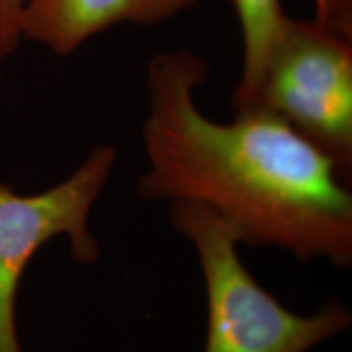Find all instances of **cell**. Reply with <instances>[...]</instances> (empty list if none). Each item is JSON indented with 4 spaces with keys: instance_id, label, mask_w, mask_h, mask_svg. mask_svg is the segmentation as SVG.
<instances>
[{
    "instance_id": "cell-3",
    "label": "cell",
    "mask_w": 352,
    "mask_h": 352,
    "mask_svg": "<svg viewBox=\"0 0 352 352\" xmlns=\"http://www.w3.org/2000/svg\"><path fill=\"white\" fill-rule=\"evenodd\" d=\"M266 108L352 175V39L285 19L252 108ZM250 109V108H248Z\"/></svg>"
},
{
    "instance_id": "cell-5",
    "label": "cell",
    "mask_w": 352,
    "mask_h": 352,
    "mask_svg": "<svg viewBox=\"0 0 352 352\" xmlns=\"http://www.w3.org/2000/svg\"><path fill=\"white\" fill-rule=\"evenodd\" d=\"M197 0H25L21 41L36 43L56 56L74 54L96 34L121 23L157 25Z\"/></svg>"
},
{
    "instance_id": "cell-4",
    "label": "cell",
    "mask_w": 352,
    "mask_h": 352,
    "mask_svg": "<svg viewBox=\"0 0 352 352\" xmlns=\"http://www.w3.org/2000/svg\"><path fill=\"white\" fill-rule=\"evenodd\" d=\"M114 164V147L100 145L69 178L47 191L25 196L0 184V352H23L16 333V296L26 266L44 243L64 235L78 264L100 259V243L88 219Z\"/></svg>"
},
{
    "instance_id": "cell-7",
    "label": "cell",
    "mask_w": 352,
    "mask_h": 352,
    "mask_svg": "<svg viewBox=\"0 0 352 352\" xmlns=\"http://www.w3.org/2000/svg\"><path fill=\"white\" fill-rule=\"evenodd\" d=\"M25 0H0V63L21 44V8Z\"/></svg>"
},
{
    "instance_id": "cell-6",
    "label": "cell",
    "mask_w": 352,
    "mask_h": 352,
    "mask_svg": "<svg viewBox=\"0 0 352 352\" xmlns=\"http://www.w3.org/2000/svg\"><path fill=\"white\" fill-rule=\"evenodd\" d=\"M232 2L239 19L243 47L241 77L232 96V107L236 113L253 107L267 57L289 15H285L280 0Z\"/></svg>"
},
{
    "instance_id": "cell-1",
    "label": "cell",
    "mask_w": 352,
    "mask_h": 352,
    "mask_svg": "<svg viewBox=\"0 0 352 352\" xmlns=\"http://www.w3.org/2000/svg\"><path fill=\"white\" fill-rule=\"evenodd\" d=\"M208 77L209 64L186 50L148 63L139 196L204 206L240 245L349 266L352 196L336 162L266 108L210 120L195 96Z\"/></svg>"
},
{
    "instance_id": "cell-2",
    "label": "cell",
    "mask_w": 352,
    "mask_h": 352,
    "mask_svg": "<svg viewBox=\"0 0 352 352\" xmlns=\"http://www.w3.org/2000/svg\"><path fill=\"white\" fill-rule=\"evenodd\" d=\"M170 219L199 259L208 300L204 352H308L351 327V311L340 302L307 316L277 302L246 270L235 232L212 210L171 202Z\"/></svg>"
},
{
    "instance_id": "cell-8",
    "label": "cell",
    "mask_w": 352,
    "mask_h": 352,
    "mask_svg": "<svg viewBox=\"0 0 352 352\" xmlns=\"http://www.w3.org/2000/svg\"><path fill=\"white\" fill-rule=\"evenodd\" d=\"M314 21L352 39V0H315Z\"/></svg>"
}]
</instances>
